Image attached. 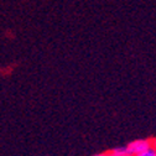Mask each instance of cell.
<instances>
[{
	"instance_id": "cell-1",
	"label": "cell",
	"mask_w": 156,
	"mask_h": 156,
	"mask_svg": "<svg viewBox=\"0 0 156 156\" xmlns=\"http://www.w3.org/2000/svg\"><path fill=\"white\" fill-rule=\"evenodd\" d=\"M151 140L149 139H139V140H134L130 144L126 145L128 149V154L131 156H136L141 152H144L145 150H147L149 147H151Z\"/></svg>"
},
{
	"instance_id": "cell-2",
	"label": "cell",
	"mask_w": 156,
	"mask_h": 156,
	"mask_svg": "<svg viewBox=\"0 0 156 156\" xmlns=\"http://www.w3.org/2000/svg\"><path fill=\"white\" fill-rule=\"evenodd\" d=\"M110 152L113 154V156H122V155L128 154V149H126V146H119V147L113 149Z\"/></svg>"
},
{
	"instance_id": "cell-3",
	"label": "cell",
	"mask_w": 156,
	"mask_h": 156,
	"mask_svg": "<svg viewBox=\"0 0 156 156\" xmlns=\"http://www.w3.org/2000/svg\"><path fill=\"white\" fill-rule=\"evenodd\" d=\"M136 156H156V147L151 146V147H149L147 150H145L144 152L136 155Z\"/></svg>"
},
{
	"instance_id": "cell-4",
	"label": "cell",
	"mask_w": 156,
	"mask_h": 156,
	"mask_svg": "<svg viewBox=\"0 0 156 156\" xmlns=\"http://www.w3.org/2000/svg\"><path fill=\"white\" fill-rule=\"evenodd\" d=\"M93 156H113V154L112 152H102V154H97Z\"/></svg>"
},
{
	"instance_id": "cell-5",
	"label": "cell",
	"mask_w": 156,
	"mask_h": 156,
	"mask_svg": "<svg viewBox=\"0 0 156 156\" xmlns=\"http://www.w3.org/2000/svg\"><path fill=\"white\" fill-rule=\"evenodd\" d=\"M151 145H152V146H154V147H156V138H155V139H152V140H151Z\"/></svg>"
},
{
	"instance_id": "cell-6",
	"label": "cell",
	"mask_w": 156,
	"mask_h": 156,
	"mask_svg": "<svg viewBox=\"0 0 156 156\" xmlns=\"http://www.w3.org/2000/svg\"><path fill=\"white\" fill-rule=\"evenodd\" d=\"M122 156H131V155H129V154H125V155H122Z\"/></svg>"
}]
</instances>
